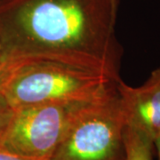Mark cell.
I'll return each instance as SVG.
<instances>
[{"mask_svg":"<svg viewBox=\"0 0 160 160\" xmlns=\"http://www.w3.org/2000/svg\"><path fill=\"white\" fill-rule=\"evenodd\" d=\"M118 88L127 122L153 141L160 134V80L151 77L144 86L132 88L120 79Z\"/></svg>","mask_w":160,"mask_h":160,"instance_id":"cell-5","label":"cell"},{"mask_svg":"<svg viewBox=\"0 0 160 160\" xmlns=\"http://www.w3.org/2000/svg\"><path fill=\"white\" fill-rule=\"evenodd\" d=\"M15 110L7 102L5 96L0 94V144L8 130Z\"/></svg>","mask_w":160,"mask_h":160,"instance_id":"cell-8","label":"cell"},{"mask_svg":"<svg viewBox=\"0 0 160 160\" xmlns=\"http://www.w3.org/2000/svg\"><path fill=\"white\" fill-rule=\"evenodd\" d=\"M0 1H1V0H0Z\"/></svg>","mask_w":160,"mask_h":160,"instance_id":"cell-13","label":"cell"},{"mask_svg":"<svg viewBox=\"0 0 160 160\" xmlns=\"http://www.w3.org/2000/svg\"><path fill=\"white\" fill-rule=\"evenodd\" d=\"M151 77H153V78H155L160 80V69H158L157 71L153 72V74H152V76H151Z\"/></svg>","mask_w":160,"mask_h":160,"instance_id":"cell-11","label":"cell"},{"mask_svg":"<svg viewBox=\"0 0 160 160\" xmlns=\"http://www.w3.org/2000/svg\"><path fill=\"white\" fill-rule=\"evenodd\" d=\"M114 0H1L0 45L27 63L53 62L118 78Z\"/></svg>","mask_w":160,"mask_h":160,"instance_id":"cell-1","label":"cell"},{"mask_svg":"<svg viewBox=\"0 0 160 160\" xmlns=\"http://www.w3.org/2000/svg\"><path fill=\"white\" fill-rule=\"evenodd\" d=\"M124 145L126 160H153V141L127 120L124 130Z\"/></svg>","mask_w":160,"mask_h":160,"instance_id":"cell-6","label":"cell"},{"mask_svg":"<svg viewBox=\"0 0 160 160\" xmlns=\"http://www.w3.org/2000/svg\"><path fill=\"white\" fill-rule=\"evenodd\" d=\"M26 62L6 51L0 45V94L12 78L14 73Z\"/></svg>","mask_w":160,"mask_h":160,"instance_id":"cell-7","label":"cell"},{"mask_svg":"<svg viewBox=\"0 0 160 160\" xmlns=\"http://www.w3.org/2000/svg\"><path fill=\"white\" fill-rule=\"evenodd\" d=\"M94 101L43 103L15 109L0 145L24 157L49 160L75 115Z\"/></svg>","mask_w":160,"mask_h":160,"instance_id":"cell-4","label":"cell"},{"mask_svg":"<svg viewBox=\"0 0 160 160\" xmlns=\"http://www.w3.org/2000/svg\"><path fill=\"white\" fill-rule=\"evenodd\" d=\"M115 2H116V3H118V0H114Z\"/></svg>","mask_w":160,"mask_h":160,"instance_id":"cell-12","label":"cell"},{"mask_svg":"<svg viewBox=\"0 0 160 160\" xmlns=\"http://www.w3.org/2000/svg\"><path fill=\"white\" fill-rule=\"evenodd\" d=\"M153 145L157 150V153L158 156V160H160V134L153 140Z\"/></svg>","mask_w":160,"mask_h":160,"instance_id":"cell-10","label":"cell"},{"mask_svg":"<svg viewBox=\"0 0 160 160\" xmlns=\"http://www.w3.org/2000/svg\"><path fill=\"white\" fill-rule=\"evenodd\" d=\"M0 160H42L31 158L28 157H24L22 155L16 154L9 149H6L2 145H0Z\"/></svg>","mask_w":160,"mask_h":160,"instance_id":"cell-9","label":"cell"},{"mask_svg":"<svg viewBox=\"0 0 160 160\" xmlns=\"http://www.w3.org/2000/svg\"><path fill=\"white\" fill-rule=\"evenodd\" d=\"M126 125L117 86L75 115L49 160H126Z\"/></svg>","mask_w":160,"mask_h":160,"instance_id":"cell-3","label":"cell"},{"mask_svg":"<svg viewBox=\"0 0 160 160\" xmlns=\"http://www.w3.org/2000/svg\"><path fill=\"white\" fill-rule=\"evenodd\" d=\"M119 80L61 63H28L14 73L2 94L14 110L43 103L91 102L116 89Z\"/></svg>","mask_w":160,"mask_h":160,"instance_id":"cell-2","label":"cell"}]
</instances>
